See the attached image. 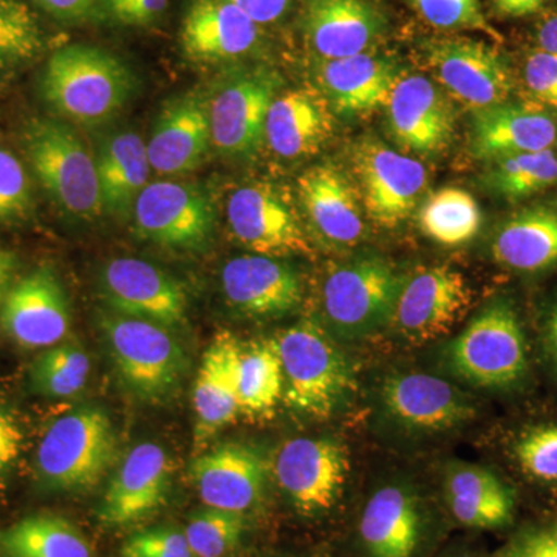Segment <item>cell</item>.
<instances>
[{
    "instance_id": "obj_6",
    "label": "cell",
    "mask_w": 557,
    "mask_h": 557,
    "mask_svg": "<svg viewBox=\"0 0 557 557\" xmlns=\"http://www.w3.org/2000/svg\"><path fill=\"white\" fill-rule=\"evenodd\" d=\"M22 141L33 172L58 207L81 219L101 214L97 163L69 124L32 120Z\"/></svg>"
},
{
    "instance_id": "obj_38",
    "label": "cell",
    "mask_w": 557,
    "mask_h": 557,
    "mask_svg": "<svg viewBox=\"0 0 557 557\" xmlns=\"http://www.w3.org/2000/svg\"><path fill=\"white\" fill-rule=\"evenodd\" d=\"M490 183L505 199H525L557 183V157L547 149L497 160Z\"/></svg>"
},
{
    "instance_id": "obj_44",
    "label": "cell",
    "mask_w": 557,
    "mask_h": 557,
    "mask_svg": "<svg viewBox=\"0 0 557 557\" xmlns=\"http://www.w3.org/2000/svg\"><path fill=\"white\" fill-rule=\"evenodd\" d=\"M123 557H194L185 533L175 528H153L132 536L121 549Z\"/></svg>"
},
{
    "instance_id": "obj_2",
    "label": "cell",
    "mask_w": 557,
    "mask_h": 557,
    "mask_svg": "<svg viewBox=\"0 0 557 557\" xmlns=\"http://www.w3.org/2000/svg\"><path fill=\"white\" fill-rule=\"evenodd\" d=\"M284 395L288 408L324 420L347 403L355 388L354 370L321 325L302 321L278 333Z\"/></svg>"
},
{
    "instance_id": "obj_23",
    "label": "cell",
    "mask_w": 557,
    "mask_h": 557,
    "mask_svg": "<svg viewBox=\"0 0 557 557\" xmlns=\"http://www.w3.org/2000/svg\"><path fill=\"white\" fill-rule=\"evenodd\" d=\"M242 346L228 330H219L205 350L193 391L196 445H203L240 416L237 372Z\"/></svg>"
},
{
    "instance_id": "obj_28",
    "label": "cell",
    "mask_w": 557,
    "mask_h": 557,
    "mask_svg": "<svg viewBox=\"0 0 557 557\" xmlns=\"http://www.w3.org/2000/svg\"><path fill=\"white\" fill-rule=\"evenodd\" d=\"M299 199L311 225L325 239L354 245L364 236L362 207L354 186L332 166H314L298 180Z\"/></svg>"
},
{
    "instance_id": "obj_40",
    "label": "cell",
    "mask_w": 557,
    "mask_h": 557,
    "mask_svg": "<svg viewBox=\"0 0 557 557\" xmlns=\"http://www.w3.org/2000/svg\"><path fill=\"white\" fill-rule=\"evenodd\" d=\"M244 531L245 515L208 507L190 518L185 536L194 557H225Z\"/></svg>"
},
{
    "instance_id": "obj_13",
    "label": "cell",
    "mask_w": 557,
    "mask_h": 557,
    "mask_svg": "<svg viewBox=\"0 0 557 557\" xmlns=\"http://www.w3.org/2000/svg\"><path fill=\"white\" fill-rule=\"evenodd\" d=\"M226 220L234 239L252 255L285 258L311 252L292 205L267 183L234 190L226 203Z\"/></svg>"
},
{
    "instance_id": "obj_15",
    "label": "cell",
    "mask_w": 557,
    "mask_h": 557,
    "mask_svg": "<svg viewBox=\"0 0 557 557\" xmlns=\"http://www.w3.org/2000/svg\"><path fill=\"white\" fill-rule=\"evenodd\" d=\"M428 64L443 89L474 112L504 104L511 95L507 62L482 40H437L429 46Z\"/></svg>"
},
{
    "instance_id": "obj_9",
    "label": "cell",
    "mask_w": 557,
    "mask_h": 557,
    "mask_svg": "<svg viewBox=\"0 0 557 557\" xmlns=\"http://www.w3.org/2000/svg\"><path fill=\"white\" fill-rule=\"evenodd\" d=\"M351 164L361 186L362 207L376 225L395 228L416 211L428 185L426 168L420 161L376 139H364L355 146Z\"/></svg>"
},
{
    "instance_id": "obj_53",
    "label": "cell",
    "mask_w": 557,
    "mask_h": 557,
    "mask_svg": "<svg viewBox=\"0 0 557 557\" xmlns=\"http://www.w3.org/2000/svg\"><path fill=\"white\" fill-rule=\"evenodd\" d=\"M537 40L541 50L557 57V14L544 21L539 28Z\"/></svg>"
},
{
    "instance_id": "obj_43",
    "label": "cell",
    "mask_w": 557,
    "mask_h": 557,
    "mask_svg": "<svg viewBox=\"0 0 557 557\" xmlns=\"http://www.w3.org/2000/svg\"><path fill=\"white\" fill-rule=\"evenodd\" d=\"M32 208V188L20 160L0 149V223L20 219Z\"/></svg>"
},
{
    "instance_id": "obj_37",
    "label": "cell",
    "mask_w": 557,
    "mask_h": 557,
    "mask_svg": "<svg viewBox=\"0 0 557 557\" xmlns=\"http://www.w3.org/2000/svg\"><path fill=\"white\" fill-rule=\"evenodd\" d=\"M90 375V358L76 343L44 348L28 369L33 394L44 398H70L78 395Z\"/></svg>"
},
{
    "instance_id": "obj_54",
    "label": "cell",
    "mask_w": 557,
    "mask_h": 557,
    "mask_svg": "<svg viewBox=\"0 0 557 557\" xmlns=\"http://www.w3.org/2000/svg\"><path fill=\"white\" fill-rule=\"evenodd\" d=\"M14 270H16V256L7 251V249L0 248V302H2L7 289H9Z\"/></svg>"
},
{
    "instance_id": "obj_3",
    "label": "cell",
    "mask_w": 557,
    "mask_h": 557,
    "mask_svg": "<svg viewBox=\"0 0 557 557\" xmlns=\"http://www.w3.org/2000/svg\"><path fill=\"white\" fill-rule=\"evenodd\" d=\"M119 458L112 420L98 406H84L57 418L36 453V475L54 491L91 490Z\"/></svg>"
},
{
    "instance_id": "obj_25",
    "label": "cell",
    "mask_w": 557,
    "mask_h": 557,
    "mask_svg": "<svg viewBox=\"0 0 557 557\" xmlns=\"http://www.w3.org/2000/svg\"><path fill=\"white\" fill-rule=\"evenodd\" d=\"M258 24L228 0H194L183 20L180 42L199 62L236 60L258 42Z\"/></svg>"
},
{
    "instance_id": "obj_35",
    "label": "cell",
    "mask_w": 557,
    "mask_h": 557,
    "mask_svg": "<svg viewBox=\"0 0 557 557\" xmlns=\"http://www.w3.org/2000/svg\"><path fill=\"white\" fill-rule=\"evenodd\" d=\"M237 392L242 416H270L284 395L281 358L274 339L242 346Z\"/></svg>"
},
{
    "instance_id": "obj_46",
    "label": "cell",
    "mask_w": 557,
    "mask_h": 557,
    "mask_svg": "<svg viewBox=\"0 0 557 557\" xmlns=\"http://www.w3.org/2000/svg\"><path fill=\"white\" fill-rule=\"evenodd\" d=\"M500 557H557V530L525 531L509 542Z\"/></svg>"
},
{
    "instance_id": "obj_11",
    "label": "cell",
    "mask_w": 557,
    "mask_h": 557,
    "mask_svg": "<svg viewBox=\"0 0 557 557\" xmlns=\"http://www.w3.org/2000/svg\"><path fill=\"white\" fill-rule=\"evenodd\" d=\"M347 450L333 438L285 442L274 458V478L299 512L321 515L335 507L346 486Z\"/></svg>"
},
{
    "instance_id": "obj_10",
    "label": "cell",
    "mask_w": 557,
    "mask_h": 557,
    "mask_svg": "<svg viewBox=\"0 0 557 557\" xmlns=\"http://www.w3.org/2000/svg\"><path fill=\"white\" fill-rule=\"evenodd\" d=\"M281 79L269 69L231 76L209 101L211 143L223 156H252L265 141V123Z\"/></svg>"
},
{
    "instance_id": "obj_26",
    "label": "cell",
    "mask_w": 557,
    "mask_h": 557,
    "mask_svg": "<svg viewBox=\"0 0 557 557\" xmlns=\"http://www.w3.org/2000/svg\"><path fill=\"white\" fill-rule=\"evenodd\" d=\"M333 134L332 108L311 89L288 90L271 102L265 141L282 159L313 156Z\"/></svg>"
},
{
    "instance_id": "obj_55",
    "label": "cell",
    "mask_w": 557,
    "mask_h": 557,
    "mask_svg": "<svg viewBox=\"0 0 557 557\" xmlns=\"http://www.w3.org/2000/svg\"><path fill=\"white\" fill-rule=\"evenodd\" d=\"M460 557H469V556H460Z\"/></svg>"
},
{
    "instance_id": "obj_52",
    "label": "cell",
    "mask_w": 557,
    "mask_h": 557,
    "mask_svg": "<svg viewBox=\"0 0 557 557\" xmlns=\"http://www.w3.org/2000/svg\"><path fill=\"white\" fill-rule=\"evenodd\" d=\"M544 347L553 369L557 372V298L553 300L545 318Z\"/></svg>"
},
{
    "instance_id": "obj_7",
    "label": "cell",
    "mask_w": 557,
    "mask_h": 557,
    "mask_svg": "<svg viewBox=\"0 0 557 557\" xmlns=\"http://www.w3.org/2000/svg\"><path fill=\"white\" fill-rule=\"evenodd\" d=\"M405 276L380 258L338 267L325 278L322 309L330 329L344 339L373 335L391 324Z\"/></svg>"
},
{
    "instance_id": "obj_16",
    "label": "cell",
    "mask_w": 557,
    "mask_h": 557,
    "mask_svg": "<svg viewBox=\"0 0 557 557\" xmlns=\"http://www.w3.org/2000/svg\"><path fill=\"white\" fill-rule=\"evenodd\" d=\"M381 408L392 423L418 434L465 426L475 408L449 381L421 372L394 373L380 388Z\"/></svg>"
},
{
    "instance_id": "obj_31",
    "label": "cell",
    "mask_w": 557,
    "mask_h": 557,
    "mask_svg": "<svg viewBox=\"0 0 557 557\" xmlns=\"http://www.w3.org/2000/svg\"><path fill=\"white\" fill-rule=\"evenodd\" d=\"M445 494L461 525L493 530L509 525L515 518V494L490 469L458 465L446 475Z\"/></svg>"
},
{
    "instance_id": "obj_18",
    "label": "cell",
    "mask_w": 557,
    "mask_h": 557,
    "mask_svg": "<svg viewBox=\"0 0 557 557\" xmlns=\"http://www.w3.org/2000/svg\"><path fill=\"white\" fill-rule=\"evenodd\" d=\"M172 474L171 457L160 445L146 442L135 446L106 490L101 522L126 527L148 518L166 502Z\"/></svg>"
},
{
    "instance_id": "obj_41",
    "label": "cell",
    "mask_w": 557,
    "mask_h": 557,
    "mask_svg": "<svg viewBox=\"0 0 557 557\" xmlns=\"http://www.w3.org/2000/svg\"><path fill=\"white\" fill-rule=\"evenodd\" d=\"M432 27L442 30H475L494 39L500 35L483 16L479 0H408Z\"/></svg>"
},
{
    "instance_id": "obj_42",
    "label": "cell",
    "mask_w": 557,
    "mask_h": 557,
    "mask_svg": "<svg viewBox=\"0 0 557 557\" xmlns=\"http://www.w3.org/2000/svg\"><path fill=\"white\" fill-rule=\"evenodd\" d=\"M515 456L530 478L557 482V424L527 431L515 445Z\"/></svg>"
},
{
    "instance_id": "obj_48",
    "label": "cell",
    "mask_w": 557,
    "mask_h": 557,
    "mask_svg": "<svg viewBox=\"0 0 557 557\" xmlns=\"http://www.w3.org/2000/svg\"><path fill=\"white\" fill-rule=\"evenodd\" d=\"M22 442H24V435L16 417L0 406V478L20 457Z\"/></svg>"
},
{
    "instance_id": "obj_8",
    "label": "cell",
    "mask_w": 557,
    "mask_h": 557,
    "mask_svg": "<svg viewBox=\"0 0 557 557\" xmlns=\"http://www.w3.org/2000/svg\"><path fill=\"white\" fill-rule=\"evenodd\" d=\"M472 299L471 285L460 271L448 265L420 269L405 277L391 324L409 343H431L467 317Z\"/></svg>"
},
{
    "instance_id": "obj_33",
    "label": "cell",
    "mask_w": 557,
    "mask_h": 557,
    "mask_svg": "<svg viewBox=\"0 0 557 557\" xmlns=\"http://www.w3.org/2000/svg\"><path fill=\"white\" fill-rule=\"evenodd\" d=\"M491 251L500 265L525 273L557 265V209L531 208L507 220Z\"/></svg>"
},
{
    "instance_id": "obj_30",
    "label": "cell",
    "mask_w": 557,
    "mask_h": 557,
    "mask_svg": "<svg viewBox=\"0 0 557 557\" xmlns=\"http://www.w3.org/2000/svg\"><path fill=\"white\" fill-rule=\"evenodd\" d=\"M421 530L423 519L417 497L398 485L375 491L359 522V534L370 557H412Z\"/></svg>"
},
{
    "instance_id": "obj_17",
    "label": "cell",
    "mask_w": 557,
    "mask_h": 557,
    "mask_svg": "<svg viewBox=\"0 0 557 557\" xmlns=\"http://www.w3.org/2000/svg\"><path fill=\"white\" fill-rule=\"evenodd\" d=\"M102 299L109 310L146 319L168 329L186 324L188 296L182 284L152 263L119 258L101 271Z\"/></svg>"
},
{
    "instance_id": "obj_20",
    "label": "cell",
    "mask_w": 557,
    "mask_h": 557,
    "mask_svg": "<svg viewBox=\"0 0 557 557\" xmlns=\"http://www.w3.org/2000/svg\"><path fill=\"white\" fill-rule=\"evenodd\" d=\"M222 289L237 313L256 319L285 317L302 299V284L295 269L262 255L239 256L226 262Z\"/></svg>"
},
{
    "instance_id": "obj_32",
    "label": "cell",
    "mask_w": 557,
    "mask_h": 557,
    "mask_svg": "<svg viewBox=\"0 0 557 557\" xmlns=\"http://www.w3.org/2000/svg\"><path fill=\"white\" fill-rule=\"evenodd\" d=\"M97 163L102 211L124 215L148 185V146L137 132L123 131L102 143Z\"/></svg>"
},
{
    "instance_id": "obj_22",
    "label": "cell",
    "mask_w": 557,
    "mask_h": 557,
    "mask_svg": "<svg viewBox=\"0 0 557 557\" xmlns=\"http://www.w3.org/2000/svg\"><path fill=\"white\" fill-rule=\"evenodd\" d=\"M211 145L209 101L186 94L164 106L146 146L153 171L182 175L200 166Z\"/></svg>"
},
{
    "instance_id": "obj_49",
    "label": "cell",
    "mask_w": 557,
    "mask_h": 557,
    "mask_svg": "<svg viewBox=\"0 0 557 557\" xmlns=\"http://www.w3.org/2000/svg\"><path fill=\"white\" fill-rule=\"evenodd\" d=\"M258 25L271 24L284 16L289 0H228Z\"/></svg>"
},
{
    "instance_id": "obj_19",
    "label": "cell",
    "mask_w": 557,
    "mask_h": 557,
    "mask_svg": "<svg viewBox=\"0 0 557 557\" xmlns=\"http://www.w3.org/2000/svg\"><path fill=\"white\" fill-rule=\"evenodd\" d=\"M388 129L403 148L434 153L449 145L456 127L453 104L424 76H401L387 104Z\"/></svg>"
},
{
    "instance_id": "obj_36",
    "label": "cell",
    "mask_w": 557,
    "mask_h": 557,
    "mask_svg": "<svg viewBox=\"0 0 557 557\" xmlns=\"http://www.w3.org/2000/svg\"><path fill=\"white\" fill-rule=\"evenodd\" d=\"M424 234L445 247H458L478 236L482 211L467 190L440 189L432 194L418 214Z\"/></svg>"
},
{
    "instance_id": "obj_39",
    "label": "cell",
    "mask_w": 557,
    "mask_h": 557,
    "mask_svg": "<svg viewBox=\"0 0 557 557\" xmlns=\"http://www.w3.org/2000/svg\"><path fill=\"white\" fill-rule=\"evenodd\" d=\"M42 32L21 0H0V70L20 69L39 57Z\"/></svg>"
},
{
    "instance_id": "obj_50",
    "label": "cell",
    "mask_w": 557,
    "mask_h": 557,
    "mask_svg": "<svg viewBox=\"0 0 557 557\" xmlns=\"http://www.w3.org/2000/svg\"><path fill=\"white\" fill-rule=\"evenodd\" d=\"M39 9L61 21H75L86 16L95 0H33Z\"/></svg>"
},
{
    "instance_id": "obj_21",
    "label": "cell",
    "mask_w": 557,
    "mask_h": 557,
    "mask_svg": "<svg viewBox=\"0 0 557 557\" xmlns=\"http://www.w3.org/2000/svg\"><path fill=\"white\" fill-rule=\"evenodd\" d=\"M190 478L207 507L245 515L262 500L267 465L258 450L225 443L197 457Z\"/></svg>"
},
{
    "instance_id": "obj_47",
    "label": "cell",
    "mask_w": 557,
    "mask_h": 557,
    "mask_svg": "<svg viewBox=\"0 0 557 557\" xmlns=\"http://www.w3.org/2000/svg\"><path fill=\"white\" fill-rule=\"evenodd\" d=\"M110 14L124 25H148L159 20L168 0H106Z\"/></svg>"
},
{
    "instance_id": "obj_34",
    "label": "cell",
    "mask_w": 557,
    "mask_h": 557,
    "mask_svg": "<svg viewBox=\"0 0 557 557\" xmlns=\"http://www.w3.org/2000/svg\"><path fill=\"white\" fill-rule=\"evenodd\" d=\"M0 549L9 557H91L78 528L53 515L30 516L3 528Z\"/></svg>"
},
{
    "instance_id": "obj_24",
    "label": "cell",
    "mask_w": 557,
    "mask_h": 557,
    "mask_svg": "<svg viewBox=\"0 0 557 557\" xmlns=\"http://www.w3.org/2000/svg\"><path fill=\"white\" fill-rule=\"evenodd\" d=\"M556 135L555 121L547 113L507 101L475 110L469 148L480 160L497 161L552 149Z\"/></svg>"
},
{
    "instance_id": "obj_29",
    "label": "cell",
    "mask_w": 557,
    "mask_h": 557,
    "mask_svg": "<svg viewBox=\"0 0 557 557\" xmlns=\"http://www.w3.org/2000/svg\"><path fill=\"white\" fill-rule=\"evenodd\" d=\"M383 25L368 0H313L307 13L311 46L324 61L366 53Z\"/></svg>"
},
{
    "instance_id": "obj_12",
    "label": "cell",
    "mask_w": 557,
    "mask_h": 557,
    "mask_svg": "<svg viewBox=\"0 0 557 557\" xmlns=\"http://www.w3.org/2000/svg\"><path fill=\"white\" fill-rule=\"evenodd\" d=\"M135 226L163 247L199 249L214 233L215 211L207 193L185 182L150 183L134 203Z\"/></svg>"
},
{
    "instance_id": "obj_45",
    "label": "cell",
    "mask_w": 557,
    "mask_h": 557,
    "mask_svg": "<svg viewBox=\"0 0 557 557\" xmlns=\"http://www.w3.org/2000/svg\"><path fill=\"white\" fill-rule=\"evenodd\" d=\"M525 79L531 94L557 108V57L547 51L539 50L528 57Z\"/></svg>"
},
{
    "instance_id": "obj_51",
    "label": "cell",
    "mask_w": 557,
    "mask_h": 557,
    "mask_svg": "<svg viewBox=\"0 0 557 557\" xmlns=\"http://www.w3.org/2000/svg\"><path fill=\"white\" fill-rule=\"evenodd\" d=\"M491 3L502 16L523 17L537 13L545 0H491Z\"/></svg>"
},
{
    "instance_id": "obj_14",
    "label": "cell",
    "mask_w": 557,
    "mask_h": 557,
    "mask_svg": "<svg viewBox=\"0 0 557 557\" xmlns=\"http://www.w3.org/2000/svg\"><path fill=\"white\" fill-rule=\"evenodd\" d=\"M70 322L67 293L54 270L47 265L20 278L0 302L3 332L25 350H44L61 344Z\"/></svg>"
},
{
    "instance_id": "obj_5",
    "label": "cell",
    "mask_w": 557,
    "mask_h": 557,
    "mask_svg": "<svg viewBox=\"0 0 557 557\" xmlns=\"http://www.w3.org/2000/svg\"><path fill=\"white\" fill-rule=\"evenodd\" d=\"M446 366L458 379L480 388L516 386L528 372L525 332L515 307L494 300L450 341Z\"/></svg>"
},
{
    "instance_id": "obj_1",
    "label": "cell",
    "mask_w": 557,
    "mask_h": 557,
    "mask_svg": "<svg viewBox=\"0 0 557 557\" xmlns=\"http://www.w3.org/2000/svg\"><path fill=\"white\" fill-rule=\"evenodd\" d=\"M44 98L62 119L100 124L126 108L134 95V75L115 54L73 44L51 54L42 81Z\"/></svg>"
},
{
    "instance_id": "obj_27",
    "label": "cell",
    "mask_w": 557,
    "mask_h": 557,
    "mask_svg": "<svg viewBox=\"0 0 557 557\" xmlns=\"http://www.w3.org/2000/svg\"><path fill=\"white\" fill-rule=\"evenodd\" d=\"M318 75L330 108L343 115H366L384 108L399 78L391 61L370 53L324 61Z\"/></svg>"
},
{
    "instance_id": "obj_4",
    "label": "cell",
    "mask_w": 557,
    "mask_h": 557,
    "mask_svg": "<svg viewBox=\"0 0 557 557\" xmlns=\"http://www.w3.org/2000/svg\"><path fill=\"white\" fill-rule=\"evenodd\" d=\"M100 325L116 372L135 397L160 403L177 392L188 358L171 329L112 310L102 311Z\"/></svg>"
}]
</instances>
